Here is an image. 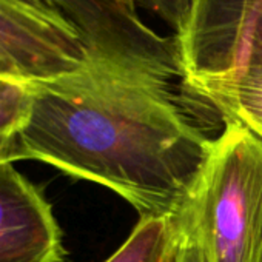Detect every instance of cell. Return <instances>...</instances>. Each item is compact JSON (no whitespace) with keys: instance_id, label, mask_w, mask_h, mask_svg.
<instances>
[{"instance_id":"cell-8","label":"cell","mask_w":262,"mask_h":262,"mask_svg":"<svg viewBox=\"0 0 262 262\" xmlns=\"http://www.w3.org/2000/svg\"><path fill=\"white\" fill-rule=\"evenodd\" d=\"M30 102V83L14 77H0V136L16 133L27 117Z\"/></svg>"},{"instance_id":"cell-2","label":"cell","mask_w":262,"mask_h":262,"mask_svg":"<svg viewBox=\"0 0 262 262\" xmlns=\"http://www.w3.org/2000/svg\"><path fill=\"white\" fill-rule=\"evenodd\" d=\"M181 219L213 262H262V139L225 122Z\"/></svg>"},{"instance_id":"cell-13","label":"cell","mask_w":262,"mask_h":262,"mask_svg":"<svg viewBox=\"0 0 262 262\" xmlns=\"http://www.w3.org/2000/svg\"><path fill=\"white\" fill-rule=\"evenodd\" d=\"M0 77H5V76H0Z\"/></svg>"},{"instance_id":"cell-4","label":"cell","mask_w":262,"mask_h":262,"mask_svg":"<svg viewBox=\"0 0 262 262\" xmlns=\"http://www.w3.org/2000/svg\"><path fill=\"white\" fill-rule=\"evenodd\" d=\"M178 39L182 80L262 67V0H190Z\"/></svg>"},{"instance_id":"cell-6","label":"cell","mask_w":262,"mask_h":262,"mask_svg":"<svg viewBox=\"0 0 262 262\" xmlns=\"http://www.w3.org/2000/svg\"><path fill=\"white\" fill-rule=\"evenodd\" d=\"M184 88L207 100L225 122H236L262 139V67L199 79L182 80Z\"/></svg>"},{"instance_id":"cell-3","label":"cell","mask_w":262,"mask_h":262,"mask_svg":"<svg viewBox=\"0 0 262 262\" xmlns=\"http://www.w3.org/2000/svg\"><path fill=\"white\" fill-rule=\"evenodd\" d=\"M94 53L54 0H0V76L45 82L85 68Z\"/></svg>"},{"instance_id":"cell-9","label":"cell","mask_w":262,"mask_h":262,"mask_svg":"<svg viewBox=\"0 0 262 262\" xmlns=\"http://www.w3.org/2000/svg\"><path fill=\"white\" fill-rule=\"evenodd\" d=\"M141 5L156 11L174 30V34H179L185 25L190 0H141Z\"/></svg>"},{"instance_id":"cell-11","label":"cell","mask_w":262,"mask_h":262,"mask_svg":"<svg viewBox=\"0 0 262 262\" xmlns=\"http://www.w3.org/2000/svg\"><path fill=\"white\" fill-rule=\"evenodd\" d=\"M22 159H25V158L20 150L16 133L0 136V164L16 162V161H22Z\"/></svg>"},{"instance_id":"cell-12","label":"cell","mask_w":262,"mask_h":262,"mask_svg":"<svg viewBox=\"0 0 262 262\" xmlns=\"http://www.w3.org/2000/svg\"><path fill=\"white\" fill-rule=\"evenodd\" d=\"M54 2L60 7L65 0H54ZM114 2H119V4H123V5H128V7H138V5H141V0H114Z\"/></svg>"},{"instance_id":"cell-1","label":"cell","mask_w":262,"mask_h":262,"mask_svg":"<svg viewBox=\"0 0 262 262\" xmlns=\"http://www.w3.org/2000/svg\"><path fill=\"white\" fill-rule=\"evenodd\" d=\"M174 76L105 56L71 74L30 83L16 136L25 159L100 184L141 217L187 211L213 141L185 117Z\"/></svg>"},{"instance_id":"cell-7","label":"cell","mask_w":262,"mask_h":262,"mask_svg":"<svg viewBox=\"0 0 262 262\" xmlns=\"http://www.w3.org/2000/svg\"><path fill=\"white\" fill-rule=\"evenodd\" d=\"M181 236L182 222L178 217H141L105 262H178Z\"/></svg>"},{"instance_id":"cell-5","label":"cell","mask_w":262,"mask_h":262,"mask_svg":"<svg viewBox=\"0 0 262 262\" xmlns=\"http://www.w3.org/2000/svg\"><path fill=\"white\" fill-rule=\"evenodd\" d=\"M62 230L42 190L0 164V262H63Z\"/></svg>"},{"instance_id":"cell-10","label":"cell","mask_w":262,"mask_h":262,"mask_svg":"<svg viewBox=\"0 0 262 262\" xmlns=\"http://www.w3.org/2000/svg\"><path fill=\"white\" fill-rule=\"evenodd\" d=\"M181 222H182V236L179 244L178 262H213L198 231L187 221L181 219Z\"/></svg>"}]
</instances>
